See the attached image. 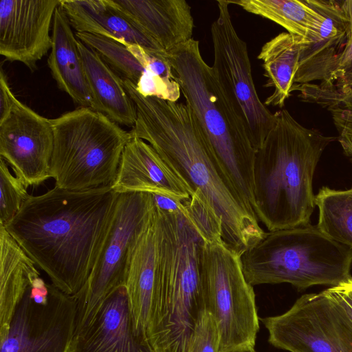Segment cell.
Listing matches in <instances>:
<instances>
[{
	"mask_svg": "<svg viewBox=\"0 0 352 352\" xmlns=\"http://www.w3.org/2000/svg\"><path fill=\"white\" fill-rule=\"evenodd\" d=\"M119 193L57 186L30 197L5 228L61 292L74 296L97 261Z\"/></svg>",
	"mask_w": 352,
	"mask_h": 352,
	"instance_id": "1",
	"label": "cell"
},
{
	"mask_svg": "<svg viewBox=\"0 0 352 352\" xmlns=\"http://www.w3.org/2000/svg\"><path fill=\"white\" fill-rule=\"evenodd\" d=\"M137 112L131 134L148 143L222 221L223 240L241 255L265 234L224 175L201 124L182 102L144 97L123 80Z\"/></svg>",
	"mask_w": 352,
	"mask_h": 352,
	"instance_id": "2",
	"label": "cell"
},
{
	"mask_svg": "<svg viewBox=\"0 0 352 352\" xmlns=\"http://www.w3.org/2000/svg\"><path fill=\"white\" fill-rule=\"evenodd\" d=\"M276 113L253 168L254 213L269 232L309 223L314 170L325 148L338 140L305 127L286 109Z\"/></svg>",
	"mask_w": 352,
	"mask_h": 352,
	"instance_id": "3",
	"label": "cell"
},
{
	"mask_svg": "<svg viewBox=\"0 0 352 352\" xmlns=\"http://www.w3.org/2000/svg\"><path fill=\"white\" fill-rule=\"evenodd\" d=\"M157 209L161 236L147 341L155 352H186L205 309L200 278L204 240L185 214Z\"/></svg>",
	"mask_w": 352,
	"mask_h": 352,
	"instance_id": "4",
	"label": "cell"
},
{
	"mask_svg": "<svg viewBox=\"0 0 352 352\" xmlns=\"http://www.w3.org/2000/svg\"><path fill=\"white\" fill-rule=\"evenodd\" d=\"M175 80L230 184L255 218L253 168L256 150L223 94L212 67L192 38L167 52ZM257 219V218H256Z\"/></svg>",
	"mask_w": 352,
	"mask_h": 352,
	"instance_id": "5",
	"label": "cell"
},
{
	"mask_svg": "<svg viewBox=\"0 0 352 352\" xmlns=\"http://www.w3.org/2000/svg\"><path fill=\"white\" fill-rule=\"evenodd\" d=\"M241 262L252 286L286 283L305 289L316 285L333 287L352 278V247L309 223L266 232L241 255Z\"/></svg>",
	"mask_w": 352,
	"mask_h": 352,
	"instance_id": "6",
	"label": "cell"
},
{
	"mask_svg": "<svg viewBox=\"0 0 352 352\" xmlns=\"http://www.w3.org/2000/svg\"><path fill=\"white\" fill-rule=\"evenodd\" d=\"M54 133L51 177L63 189L111 186L131 134L90 107L50 120Z\"/></svg>",
	"mask_w": 352,
	"mask_h": 352,
	"instance_id": "7",
	"label": "cell"
},
{
	"mask_svg": "<svg viewBox=\"0 0 352 352\" xmlns=\"http://www.w3.org/2000/svg\"><path fill=\"white\" fill-rule=\"evenodd\" d=\"M200 278L205 309L214 317L219 352L254 348L259 318L253 286L245 278L241 255L223 239L204 241Z\"/></svg>",
	"mask_w": 352,
	"mask_h": 352,
	"instance_id": "8",
	"label": "cell"
},
{
	"mask_svg": "<svg viewBox=\"0 0 352 352\" xmlns=\"http://www.w3.org/2000/svg\"><path fill=\"white\" fill-rule=\"evenodd\" d=\"M148 192L118 195L113 217L97 261L82 288L73 296L75 331L87 324L117 288L125 285L132 252L154 212Z\"/></svg>",
	"mask_w": 352,
	"mask_h": 352,
	"instance_id": "9",
	"label": "cell"
},
{
	"mask_svg": "<svg viewBox=\"0 0 352 352\" xmlns=\"http://www.w3.org/2000/svg\"><path fill=\"white\" fill-rule=\"evenodd\" d=\"M230 5L228 0L217 1L218 16L210 28L214 52L212 69L256 151L275 126L277 115L272 113L258 96L247 44L234 27Z\"/></svg>",
	"mask_w": 352,
	"mask_h": 352,
	"instance_id": "10",
	"label": "cell"
},
{
	"mask_svg": "<svg viewBox=\"0 0 352 352\" xmlns=\"http://www.w3.org/2000/svg\"><path fill=\"white\" fill-rule=\"evenodd\" d=\"M73 296L35 276L0 340V352H67L76 329Z\"/></svg>",
	"mask_w": 352,
	"mask_h": 352,
	"instance_id": "11",
	"label": "cell"
},
{
	"mask_svg": "<svg viewBox=\"0 0 352 352\" xmlns=\"http://www.w3.org/2000/svg\"><path fill=\"white\" fill-rule=\"evenodd\" d=\"M268 342L289 352H352V328L324 292L304 294L285 313L260 318Z\"/></svg>",
	"mask_w": 352,
	"mask_h": 352,
	"instance_id": "12",
	"label": "cell"
},
{
	"mask_svg": "<svg viewBox=\"0 0 352 352\" xmlns=\"http://www.w3.org/2000/svg\"><path fill=\"white\" fill-rule=\"evenodd\" d=\"M54 133L49 119L16 97L8 115L0 121V155L27 187L50 177Z\"/></svg>",
	"mask_w": 352,
	"mask_h": 352,
	"instance_id": "13",
	"label": "cell"
},
{
	"mask_svg": "<svg viewBox=\"0 0 352 352\" xmlns=\"http://www.w3.org/2000/svg\"><path fill=\"white\" fill-rule=\"evenodd\" d=\"M60 0H1L0 54L23 63L32 72L51 50L50 34Z\"/></svg>",
	"mask_w": 352,
	"mask_h": 352,
	"instance_id": "14",
	"label": "cell"
},
{
	"mask_svg": "<svg viewBox=\"0 0 352 352\" xmlns=\"http://www.w3.org/2000/svg\"><path fill=\"white\" fill-rule=\"evenodd\" d=\"M67 352H155L134 333L125 285L114 290L94 316L74 331Z\"/></svg>",
	"mask_w": 352,
	"mask_h": 352,
	"instance_id": "15",
	"label": "cell"
},
{
	"mask_svg": "<svg viewBox=\"0 0 352 352\" xmlns=\"http://www.w3.org/2000/svg\"><path fill=\"white\" fill-rule=\"evenodd\" d=\"M111 187L119 194L148 192L179 200L190 197L188 188L155 149L132 135L124 148Z\"/></svg>",
	"mask_w": 352,
	"mask_h": 352,
	"instance_id": "16",
	"label": "cell"
},
{
	"mask_svg": "<svg viewBox=\"0 0 352 352\" xmlns=\"http://www.w3.org/2000/svg\"><path fill=\"white\" fill-rule=\"evenodd\" d=\"M168 52L192 38L191 7L185 0H107Z\"/></svg>",
	"mask_w": 352,
	"mask_h": 352,
	"instance_id": "17",
	"label": "cell"
},
{
	"mask_svg": "<svg viewBox=\"0 0 352 352\" xmlns=\"http://www.w3.org/2000/svg\"><path fill=\"white\" fill-rule=\"evenodd\" d=\"M161 226L160 213L155 206L152 218L132 252L125 283L134 333L148 344L147 329L155 285Z\"/></svg>",
	"mask_w": 352,
	"mask_h": 352,
	"instance_id": "18",
	"label": "cell"
},
{
	"mask_svg": "<svg viewBox=\"0 0 352 352\" xmlns=\"http://www.w3.org/2000/svg\"><path fill=\"white\" fill-rule=\"evenodd\" d=\"M306 1L323 16L324 21L317 35L302 43L294 84L321 82L329 65L351 37L349 21L341 1Z\"/></svg>",
	"mask_w": 352,
	"mask_h": 352,
	"instance_id": "19",
	"label": "cell"
},
{
	"mask_svg": "<svg viewBox=\"0 0 352 352\" xmlns=\"http://www.w3.org/2000/svg\"><path fill=\"white\" fill-rule=\"evenodd\" d=\"M60 6L76 32L100 35L126 45H138L151 51L166 52L107 0H60Z\"/></svg>",
	"mask_w": 352,
	"mask_h": 352,
	"instance_id": "20",
	"label": "cell"
},
{
	"mask_svg": "<svg viewBox=\"0 0 352 352\" xmlns=\"http://www.w3.org/2000/svg\"><path fill=\"white\" fill-rule=\"evenodd\" d=\"M52 30V47L47 60L52 76L58 88L80 107H91L78 40L65 12L59 5L55 10Z\"/></svg>",
	"mask_w": 352,
	"mask_h": 352,
	"instance_id": "21",
	"label": "cell"
},
{
	"mask_svg": "<svg viewBox=\"0 0 352 352\" xmlns=\"http://www.w3.org/2000/svg\"><path fill=\"white\" fill-rule=\"evenodd\" d=\"M78 45L91 94V108L119 125L133 128L137 118L136 108L126 91L123 79L93 50L79 40Z\"/></svg>",
	"mask_w": 352,
	"mask_h": 352,
	"instance_id": "22",
	"label": "cell"
},
{
	"mask_svg": "<svg viewBox=\"0 0 352 352\" xmlns=\"http://www.w3.org/2000/svg\"><path fill=\"white\" fill-rule=\"evenodd\" d=\"M32 260L0 224V340L33 278L39 275Z\"/></svg>",
	"mask_w": 352,
	"mask_h": 352,
	"instance_id": "23",
	"label": "cell"
},
{
	"mask_svg": "<svg viewBox=\"0 0 352 352\" xmlns=\"http://www.w3.org/2000/svg\"><path fill=\"white\" fill-rule=\"evenodd\" d=\"M304 41L306 40L302 37L282 32L261 47L258 58L263 61L267 86L274 88L265 101L266 106L283 107L290 96Z\"/></svg>",
	"mask_w": 352,
	"mask_h": 352,
	"instance_id": "24",
	"label": "cell"
},
{
	"mask_svg": "<svg viewBox=\"0 0 352 352\" xmlns=\"http://www.w3.org/2000/svg\"><path fill=\"white\" fill-rule=\"evenodd\" d=\"M245 11L267 19L284 28L287 32L309 42L318 34L323 16L306 0L228 1Z\"/></svg>",
	"mask_w": 352,
	"mask_h": 352,
	"instance_id": "25",
	"label": "cell"
},
{
	"mask_svg": "<svg viewBox=\"0 0 352 352\" xmlns=\"http://www.w3.org/2000/svg\"><path fill=\"white\" fill-rule=\"evenodd\" d=\"M319 210L317 226L333 240L352 247V188L338 190L323 186L314 197Z\"/></svg>",
	"mask_w": 352,
	"mask_h": 352,
	"instance_id": "26",
	"label": "cell"
},
{
	"mask_svg": "<svg viewBox=\"0 0 352 352\" xmlns=\"http://www.w3.org/2000/svg\"><path fill=\"white\" fill-rule=\"evenodd\" d=\"M75 35L83 44L96 52L120 78L131 81L135 85L137 84L144 68L126 45L90 33L76 32Z\"/></svg>",
	"mask_w": 352,
	"mask_h": 352,
	"instance_id": "27",
	"label": "cell"
},
{
	"mask_svg": "<svg viewBox=\"0 0 352 352\" xmlns=\"http://www.w3.org/2000/svg\"><path fill=\"white\" fill-rule=\"evenodd\" d=\"M292 91H298L303 101L316 103L327 110H352V81L342 85L320 83L294 84Z\"/></svg>",
	"mask_w": 352,
	"mask_h": 352,
	"instance_id": "28",
	"label": "cell"
},
{
	"mask_svg": "<svg viewBox=\"0 0 352 352\" xmlns=\"http://www.w3.org/2000/svg\"><path fill=\"white\" fill-rule=\"evenodd\" d=\"M27 186L9 170L6 162L0 159V224L6 226L19 212L30 197Z\"/></svg>",
	"mask_w": 352,
	"mask_h": 352,
	"instance_id": "29",
	"label": "cell"
},
{
	"mask_svg": "<svg viewBox=\"0 0 352 352\" xmlns=\"http://www.w3.org/2000/svg\"><path fill=\"white\" fill-rule=\"evenodd\" d=\"M220 336L212 315L204 309L192 332L186 352H219Z\"/></svg>",
	"mask_w": 352,
	"mask_h": 352,
	"instance_id": "30",
	"label": "cell"
},
{
	"mask_svg": "<svg viewBox=\"0 0 352 352\" xmlns=\"http://www.w3.org/2000/svg\"><path fill=\"white\" fill-rule=\"evenodd\" d=\"M352 81V36L329 65L320 84L342 85Z\"/></svg>",
	"mask_w": 352,
	"mask_h": 352,
	"instance_id": "31",
	"label": "cell"
},
{
	"mask_svg": "<svg viewBox=\"0 0 352 352\" xmlns=\"http://www.w3.org/2000/svg\"><path fill=\"white\" fill-rule=\"evenodd\" d=\"M323 292L352 328V278Z\"/></svg>",
	"mask_w": 352,
	"mask_h": 352,
	"instance_id": "32",
	"label": "cell"
},
{
	"mask_svg": "<svg viewBox=\"0 0 352 352\" xmlns=\"http://www.w3.org/2000/svg\"><path fill=\"white\" fill-rule=\"evenodd\" d=\"M14 98L15 96L8 83L6 74L1 68L0 73V121L8 115Z\"/></svg>",
	"mask_w": 352,
	"mask_h": 352,
	"instance_id": "33",
	"label": "cell"
},
{
	"mask_svg": "<svg viewBox=\"0 0 352 352\" xmlns=\"http://www.w3.org/2000/svg\"><path fill=\"white\" fill-rule=\"evenodd\" d=\"M338 140L346 155L352 161V135L345 133H339Z\"/></svg>",
	"mask_w": 352,
	"mask_h": 352,
	"instance_id": "34",
	"label": "cell"
},
{
	"mask_svg": "<svg viewBox=\"0 0 352 352\" xmlns=\"http://www.w3.org/2000/svg\"><path fill=\"white\" fill-rule=\"evenodd\" d=\"M342 7L347 16L350 24V30L352 36V0L342 1Z\"/></svg>",
	"mask_w": 352,
	"mask_h": 352,
	"instance_id": "35",
	"label": "cell"
},
{
	"mask_svg": "<svg viewBox=\"0 0 352 352\" xmlns=\"http://www.w3.org/2000/svg\"><path fill=\"white\" fill-rule=\"evenodd\" d=\"M230 352H256L254 348H242Z\"/></svg>",
	"mask_w": 352,
	"mask_h": 352,
	"instance_id": "36",
	"label": "cell"
},
{
	"mask_svg": "<svg viewBox=\"0 0 352 352\" xmlns=\"http://www.w3.org/2000/svg\"></svg>",
	"mask_w": 352,
	"mask_h": 352,
	"instance_id": "37",
	"label": "cell"
}]
</instances>
